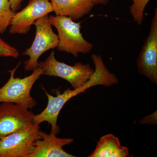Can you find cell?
<instances>
[{"label":"cell","mask_w":157,"mask_h":157,"mask_svg":"<svg viewBox=\"0 0 157 157\" xmlns=\"http://www.w3.org/2000/svg\"><path fill=\"white\" fill-rule=\"evenodd\" d=\"M91 57L95 66L94 72L90 79L80 87L73 90L68 88L62 94L57 91L56 96L55 97L48 94L42 86L48 98V104L41 113L35 115L33 123L39 125L43 122H47L51 126V132L57 135L60 132L59 127L57 124L59 113L65 104L71 98L85 92L90 88L95 86L109 87L118 83L117 77L109 72L101 55L94 54Z\"/></svg>","instance_id":"obj_1"},{"label":"cell","mask_w":157,"mask_h":157,"mask_svg":"<svg viewBox=\"0 0 157 157\" xmlns=\"http://www.w3.org/2000/svg\"><path fill=\"white\" fill-rule=\"evenodd\" d=\"M39 138L34 144L29 157H75L64 150L63 147L73 143L74 139L59 138L51 132L50 134L39 130Z\"/></svg>","instance_id":"obj_10"},{"label":"cell","mask_w":157,"mask_h":157,"mask_svg":"<svg viewBox=\"0 0 157 157\" xmlns=\"http://www.w3.org/2000/svg\"><path fill=\"white\" fill-rule=\"evenodd\" d=\"M129 149L122 146L118 137L112 134L102 136L98 142L94 152L90 157H127Z\"/></svg>","instance_id":"obj_12"},{"label":"cell","mask_w":157,"mask_h":157,"mask_svg":"<svg viewBox=\"0 0 157 157\" xmlns=\"http://www.w3.org/2000/svg\"><path fill=\"white\" fill-rule=\"evenodd\" d=\"M132 1H134V0H132Z\"/></svg>","instance_id":"obj_19"},{"label":"cell","mask_w":157,"mask_h":157,"mask_svg":"<svg viewBox=\"0 0 157 157\" xmlns=\"http://www.w3.org/2000/svg\"><path fill=\"white\" fill-rule=\"evenodd\" d=\"M15 13L11 10L9 0H0V34L6 32Z\"/></svg>","instance_id":"obj_13"},{"label":"cell","mask_w":157,"mask_h":157,"mask_svg":"<svg viewBox=\"0 0 157 157\" xmlns=\"http://www.w3.org/2000/svg\"><path fill=\"white\" fill-rule=\"evenodd\" d=\"M138 72L157 84V9L151 20L148 36L145 39L137 61Z\"/></svg>","instance_id":"obj_8"},{"label":"cell","mask_w":157,"mask_h":157,"mask_svg":"<svg viewBox=\"0 0 157 157\" xmlns=\"http://www.w3.org/2000/svg\"><path fill=\"white\" fill-rule=\"evenodd\" d=\"M39 67L43 69L42 75L63 78L70 82L73 88L83 85L94 72L89 64L78 62L71 66L59 61L56 59L54 50L45 60L39 63Z\"/></svg>","instance_id":"obj_5"},{"label":"cell","mask_w":157,"mask_h":157,"mask_svg":"<svg viewBox=\"0 0 157 157\" xmlns=\"http://www.w3.org/2000/svg\"><path fill=\"white\" fill-rule=\"evenodd\" d=\"M11 10L14 12L19 10L21 6L23 0H9Z\"/></svg>","instance_id":"obj_17"},{"label":"cell","mask_w":157,"mask_h":157,"mask_svg":"<svg viewBox=\"0 0 157 157\" xmlns=\"http://www.w3.org/2000/svg\"><path fill=\"white\" fill-rule=\"evenodd\" d=\"M53 12L50 0H29L21 11L15 12L11 18L9 33L25 34L37 20Z\"/></svg>","instance_id":"obj_9"},{"label":"cell","mask_w":157,"mask_h":157,"mask_svg":"<svg viewBox=\"0 0 157 157\" xmlns=\"http://www.w3.org/2000/svg\"><path fill=\"white\" fill-rule=\"evenodd\" d=\"M19 53L16 48L5 42L0 37V57L17 58Z\"/></svg>","instance_id":"obj_15"},{"label":"cell","mask_w":157,"mask_h":157,"mask_svg":"<svg viewBox=\"0 0 157 157\" xmlns=\"http://www.w3.org/2000/svg\"><path fill=\"white\" fill-rule=\"evenodd\" d=\"M150 0H134L130 6V12L134 21L138 25L142 24L144 9Z\"/></svg>","instance_id":"obj_14"},{"label":"cell","mask_w":157,"mask_h":157,"mask_svg":"<svg viewBox=\"0 0 157 157\" xmlns=\"http://www.w3.org/2000/svg\"><path fill=\"white\" fill-rule=\"evenodd\" d=\"M157 119V110L153 113L150 115L144 117L142 119L140 120V124H156Z\"/></svg>","instance_id":"obj_16"},{"label":"cell","mask_w":157,"mask_h":157,"mask_svg":"<svg viewBox=\"0 0 157 157\" xmlns=\"http://www.w3.org/2000/svg\"><path fill=\"white\" fill-rule=\"evenodd\" d=\"M56 15L78 20L89 14L94 7L91 0H50Z\"/></svg>","instance_id":"obj_11"},{"label":"cell","mask_w":157,"mask_h":157,"mask_svg":"<svg viewBox=\"0 0 157 157\" xmlns=\"http://www.w3.org/2000/svg\"><path fill=\"white\" fill-rule=\"evenodd\" d=\"M35 115L31 110L14 103H0V140L28 127Z\"/></svg>","instance_id":"obj_7"},{"label":"cell","mask_w":157,"mask_h":157,"mask_svg":"<svg viewBox=\"0 0 157 157\" xmlns=\"http://www.w3.org/2000/svg\"><path fill=\"white\" fill-rule=\"evenodd\" d=\"M19 65L20 63L9 71V80L0 88V103L10 102L31 109L36 105L37 102L31 95V91L35 82L43 74V70L39 67L29 76L15 78L14 74Z\"/></svg>","instance_id":"obj_3"},{"label":"cell","mask_w":157,"mask_h":157,"mask_svg":"<svg viewBox=\"0 0 157 157\" xmlns=\"http://www.w3.org/2000/svg\"><path fill=\"white\" fill-rule=\"evenodd\" d=\"M49 21L58 31L59 51L65 52L78 57V54L90 52L93 44L85 39L81 32L80 23L62 15H51Z\"/></svg>","instance_id":"obj_2"},{"label":"cell","mask_w":157,"mask_h":157,"mask_svg":"<svg viewBox=\"0 0 157 157\" xmlns=\"http://www.w3.org/2000/svg\"><path fill=\"white\" fill-rule=\"evenodd\" d=\"M36 33L33 44L22 54L29 58L24 62L25 70L33 71L39 67V59L45 52L57 48L59 38L53 32L49 16L45 15L35 21Z\"/></svg>","instance_id":"obj_4"},{"label":"cell","mask_w":157,"mask_h":157,"mask_svg":"<svg viewBox=\"0 0 157 157\" xmlns=\"http://www.w3.org/2000/svg\"><path fill=\"white\" fill-rule=\"evenodd\" d=\"M94 3L95 5H107L109 2V0H91Z\"/></svg>","instance_id":"obj_18"},{"label":"cell","mask_w":157,"mask_h":157,"mask_svg":"<svg viewBox=\"0 0 157 157\" xmlns=\"http://www.w3.org/2000/svg\"><path fill=\"white\" fill-rule=\"evenodd\" d=\"M39 125L33 123L0 140V157H29L39 138Z\"/></svg>","instance_id":"obj_6"}]
</instances>
